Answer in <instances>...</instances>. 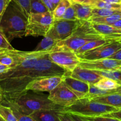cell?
<instances>
[{"mask_svg": "<svg viewBox=\"0 0 121 121\" xmlns=\"http://www.w3.org/2000/svg\"><path fill=\"white\" fill-rule=\"evenodd\" d=\"M118 13H121V9H106V8H93V10H92V16L91 18L97 17H104L109 16V15H113V14H118Z\"/></svg>", "mask_w": 121, "mask_h": 121, "instance_id": "obj_25", "label": "cell"}, {"mask_svg": "<svg viewBox=\"0 0 121 121\" xmlns=\"http://www.w3.org/2000/svg\"><path fill=\"white\" fill-rule=\"evenodd\" d=\"M50 60L67 72H72L79 66L80 58L74 52L65 50H54L48 53Z\"/></svg>", "mask_w": 121, "mask_h": 121, "instance_id": "obj_7", "label": "cell"}, {"mask_svg": "<svg viewBox=\"0 0 121 121\" xmlns=\"http://www.w3.org/2000/svg\"><path fill=\"white\" fill-rule=\"evenodd\" d=\"M82 20H54L47 35L58 41L65 40L75 31L81 24Z\"/></svg>", "mask_w": 121, "mask_h": 121, "instance_id": "obj_8", "label": "cell"}, {"mask_svg": "<svg viewBox=\"0 0 121 121\" xmlns=\"http://www.w3.org/2000/svg\"><path fill=\"white\" fill-rule=\"evenodd\" d=\"M11 108L12 109L14 115L16 117V118H17L18 121H37L33 117H31L30 115L21 113V112H20L18 111H17L16 109L14 108Z\"/></svg>", "mask_w": 121, "mask_h": 121, "instance_id": "obj_34", "label": "cell"}, {"mask_svg": "<svg viewBox=\"0 0 121 121\" xmlns=\"http://www.w3.org/2000/svg\"><path fill=\"white\" fill-rule=\"evenodd\" d=\"M119 109L96 102L89 98L78 99L69 106L63 108L61 112L81 117H95L117 111Z\"/></svg>", "mask_w": 121, "mask_h": 121, "instance_id": "obj_5", "label": "cell"}, {"mask_svg": "<svg viewBox=\"0 0 121 121\" xmlns=\"http://www.w3.org/2000/svg\"><path fill=\"white\" fill-rule=\"evenodd\" d=\"M50 1H52V2L54 5L56 6L57 5L59 4V2L61 1V0H50Z\"/></svg>", "mask_w": 121, "mask_h": 121, "instance_id": "obj_46", "label": "cell"}, {"mask_svg": "<svg viewBox=\"0 0 121 121\" xmlns=\"http://www.w3.org/2000/svg\"><path fill=\"white\" fill-rule=\"evenodd\" d=\"M63 76H48L34 80L27 85L26 92L32 91L34 92H50L62 82Z\"/></svg>", "mask_w": 121, "mask_h": 121, "instance_id": "obj_11", "label": "cell"}, {"mask_svg": "<svg viewBox=\"0 0 121 121\" xmlns=\"http://www.w3.org/2000/svg\"><path fill=\"white\" fill-rule=\"evenodd\" d=\"M59 112L55 110H42L33 112L30 115L37 121H60Z\"/></svg>", "mask_w": 121, "mask_h": 121, "instance_id": "obj_18", "label": "cell"}, {"mask_svg": "<svg viewBox=\"0 0 121 121\" xmlns=\"http://www.w3.org/2000/svg\"><path fill=\"white\" fill-rule=\"evenodd\" d=\"M0 64L11 67H12L14 64L13 57L9 55L5 50H0Z\"/></svg>", "mask_w": 121, "mask_h": 121, "instance_id": "obj_31", "label": "cell"}, {"mask_svg": "<svg viewBox=\"0 0 121 121\" xmlns=\"http://www.w3.org/2000/svg\"><path fill=\"white\" fill-rule=\"evenodd\" d=\"M104 39L89 21H82L72 35L57 43L53 50H65L76 52L83 45L92 40Z\"/></svg>", "mask_w": 121, "mask_h": 121, "instance_id": "obj_4", "label": "cell"}, {"mask_svg": "<svg viewBox=\"0 0 121 121\" xmlns=\"http://www.w3.org/2000/svg\"><path fill=\"white\" fill-rule=\"evenodd\" d=\"M71 4H80L87 5H93L94 0H69Z\"/></svg>", "mask_w": 121, "mask_h": 121, "instance_id": "obj_38", "label": "cell"}, {"mask_svg": "<svg viewBox=\"0 0 121 121\" xmlns=\"http://www.w3.org/2000/svg\"><path fill=\"white\" fill-rule=\"evenodd\" d=\"M96 73L99 74L104 78H109L118 82L121 84V72L118 70H94Z\"/></svg>", "mask_w": 121, "mask_h": 121, "instance_id": "obj_26", "label": "cell"}, {"mask_svg": "<svg viewBox=\"0 0 121 121\" xmlns=\"http://www.w3.org/2000/svg\"><path fill=\"white\" fill-rule=\"evenodd\" d=\"M121 18V13L115 14L109 16L104 17H97L91 18L89 21L93 24H110L115 22Z\"/></svg>", "mask_w": 121, "mask_h": 121, "instance_id": "obj_24", "label": "cell"}, {"mask_svg": "<svg viewBox=\"0 0 121 121\" xmlns=\"http://www.w3.org/2000/svg\"><path fill=\"white\" fill-rule=\"evenodd\" d=\"M109 25H110V26H113V27H115V28H119V29L121 30V18L117 20V21H116L115 22H113V23L112 24H110Z\"/></svg>", "mask_w": 121, "mask_h": 121, "instance_id": "obj_42", "label": "cell"}, {"mask_svg": "<svg viewBox=\"0 0 121 121\" xmlns=\"http://www.w3.org/2000/svg\"><path fill=\"white\" fill-rule=\"evenodd\" d=\"M0 115L5 121H18L10 107L0 104Z\"/></svg>", "mask_w": 121, "mask_h": 121, "instance_id": "obj_29", "label": "cell"}, {"mask_svg": "<svg viewBox=\"0 0 121 121\" xmlns=\"http://www.w3.org/2000/svg\"><path fill=\"white\" fill-rule=\"evenodd\" d=\"M121 48V40L113 41L78 55L80 60H94L109 58Z\"/></svg>", "mask_w": 121, "mask_h": 121, "instance_id": "obj_9", "label": "cell"}, {"mask_svg": "<svg viewBox=\"0 0 121 121\" xmlns=\"http://www.w3.org/2000/svg\"><path fill=\"white\" fill-rule=\"evenodd\" d=\"M112 41H113L105 39H97V40H92V41H89V42L87 43L85 45H83L82 47H81L79 49H78L75 53H76L77 55H79V54H82V53L87 52V51L94 49V48L99 47V46H102V45L106 44L112 42Z\"/></svg>", "mask_w": 121, "mask_h": 121, "instance_id": "obj_19", "label": "cell"}, {"mask_svg": "<svg viewBox=\"0 0 121 121\" xmlns=\"http://www.w3.org/2000/svg\"><path fill=\"white\" fill-rule=\"evenodd\" d=\"M91 99L96 102L113 106L118 109H121V94L118 92L95 97Z\"/></svg>", "mask_w": 121, "mask_h": 121, "instance_id": "obj_16", "label": "cell"}, {"mask_svg": "<svg viewBox=\"0 0 121 121\" xmlns=\"http://www.w3.org/2000/svg\"><path fill=\"white\" fill-rule=\"evenodd\" d=\"M0 121H5L4 120L3 118L1 117V115H0Z\"/></svg>", "mask_w": 121, "mask_h": 121, "instance_id": "obj_47", "label": "cell"}, {"mask_svg": "<svg viewBox=\"0 0 121 121\" xmlns=\"http://www.w3.org/2000/svg\"><path fill=\"white\" fill-rule=\"evenodd\" d=\"M109 58V59H115V60H121V49H119L118 52H116L115 54H113V55L111 56Z\"/></svg>", "mask_w": 121, "mask_h": 121, "instance_id": "obj_41", "label": "cell"}, {"mask_svg": "<svg viewBox=\"0 0 121 121\" xmlns=\"http://www.w3.org/2000/svg\"><path fill=\"white\" fill-rule=\"evenodd\" d=\"M95 85L98 88L106 91H112L121 87V84L119 82L106 78H103Z\"/></svg>", "mask_w": 121, "mask_h": 121, "instance_id": "obj_21", "label": "cell"}, {"mask_svg": "<svg viewBox=\"0 0 121 121\" xmlns=\"http://www.w3.org/2000/svg\"><path fill=\"white\" fill-rule=\"evenodd\" d=\"M82 118L87 121H121L116 118L105 117V116H99V117H82Z\"/></svg>", "mask_w": 121, "mask_h": 121, "instance_id": "obj_35", "label": "cell"}, {"mask_svg": "<svg viewBox=\"0 0 121 121\" xmlns=\"http://www.w3.org/2000/svg\"><path fill=\"white\" fill-rule=\"evenodd\" d=\"M117 70H119V71H120V72H121V66H120V67H118V69H117Z\"/></svg>", "mask_w": 121, "mask_h": 121, "instance_id": "obj_48", "label": "cell"}, {"mask_svg": "<svg viewBox=\"0 0 121 121\" xmlns=\"http://www.w3.org/2000/svg\"><path fill=\"white\" fill-rule=\"evenodd\" d=\"M66 74L89 85H95L104 78L93 70L83 68L79 66H77L72 72H67Z\"/></svg>", "mask_w": 121, "mask_h": 121, "instance_id": "obj_13", "label": "cell"}, {"mask_svg": "<svg viewBox=\"0 0 121 121\" xmlns=\"http://www.w3.org/2000/svg\"><path fill=\"white\" fill-rule=\"evenodd\" d=\"M12 0H0V21Z\"/></svg>", "mask_w": 121, "mask_h": 121, "instance_id": "obj_36", "label": "cell"}, {"mask_svg": "<svg viewBox=\"0 0 121 121\" xmlns=\"http://www.w3.org/2000/svg\"><path fill=\"white\" fill-rule=\"evenodd\" d=\"M102 1H105V0H102Z\"/></svg>", "mask_w": 121, "mask_h": 121, "instance_id": "obj_50", "label": "cell"}, {"mask_svg": "<svg viewBox=\"0 0 121 121\" xmlns=\"http://www.w3.org/2000/svg\"><path fill=\"white\" fill-rule=\"evenodd\" d=\"M120 88L112 90V91H106V90H103L101 89L98 88L95 85H89V92L86 98L92 99V98H95V97L100 96L106 95L111 94V93H116V92H118V91H119Z\"/></svg>", "mask_w": 121, "mask_h": 121, "instance_id": "obj_22", "label": "cell"}, {"mask_svg": "<svg viewBox=\"0 0 121 121\" xmlns=\"http://www.w3.org/2000/svg\"><path fill=\"white\" fill-rule=\"evenodd\" d=\"M63 81L78 99L86 98L89 89V84L72 78L66 73L63 76Z\"/></svg>", "mask_w": 121, "mask_h": 121, "instance_id": "obj_14", "label": "cell"}, {"mask_svg": "<svg viewBox=\"0 0 121 121\" xmlns=\"http://www.w3.org/2000/svg\"><path fill=\"white\" fill-rule=\"evenodd\" d=\"M61 19H63V20H77L76 17V14L75 11H74V8L71 4L70 6L67 8V9L65 11V14L62 16Z\"/></svg>", "mask_w": 121, "mask_h": 121, "instance_id": "obj_33", "label": "cell"}, {"mask_svg": "<svg viewBox=\"0 0 121 121\" xmlns=\"http://www.w3.org/2000/svg\"><path fill=\"white\" fill-rule=\"evenodd\" d=\"M48 99L56 105L65 107L73 104L78 98L62 80L53 91L49 92Z\"/></svg>", "mask_w": 121, "mask_h": 121, "instance_id": "obj_10", "label": "cell"}, {"mask_svg": "<svg viewBox=\"0 0 121 121\" xmlns=\"http://www.w3.org/2000/svg\"><path fill=\"white\" fill-rule=\"evenodd\" d=\"M14 49L8 39L0 30V50H13Z\"/></svg>", "mask_w": 121, "mask_h": 121, "instance_id": "obj_32", "label": "cell"}, {"mask_svg": "<svg viewBox=\"0 0 121 121\" xmlns=\"http://www.w3.org/2000/svg\"><path fill=\"white\" fill-rule=\"evenodd\" d=\"M93 8H106V9H121V4H110L102 0H94L92 5Z\"/></svg>", "mask_w": 121, "mask_h": 121, "instance_id": "obj_30", "label": "cell"}, {"mask_svg": "<svg viewBox=\"0 0 121 121\" xmlns=\"http://www.w3.org/2000/svg\"><path fill=\"white\" fill-rule=\"evenodd\" d=\"M75 11L77 20L82 21H89L92 16L93 7L87 5L80 4H71Z\"/></svg>", "mask_w": 121, "mask_h": 121, "instance_id": "obj_17", "label": "cell"}, {"mask_svg": "<svg viewBox=\"0 0 121 121\" xmlns=\"http://www.w3.org/2000/svg\"><path fill=\"white\" fill-rule=\"evenodd\" d=\"M27 18L11 1L0 21V30L9 41L25 36Z\"/></svg>", "mask_w": 121, "mask_h": 121, "instance_id": "obj_3", "label": "cell"}, {"mask_svg": "<svg viewBox=\"0 0 121 121\" xmlns=\"http://www.w3.org/2000/svg\"><path fill=\"white\" fill-rule=\"evenodd\" d=\"M43 2H44L45 5H46V7L48 8V10L51 12H53V10L55 8L56 6L53 4V3L52 2V1L50 0H41Z\"/></svg>", "mask_w": 121, "mask_h": 121, "instance_id": "obj_40", "label": "cell"}, {"mask_svg": "<svg viewBox=\"0 0 121 121\" xmlns=\"http://www.w3.org/2000/svg\"><path fill=\"white\" fill-rule=\"evenodd\" d=\"M59 42L57 40L46 35L38 44L34 51L37 52H51L56 46L57 43Z\"/></svg>", "mask_w": 121, "mask_h": 121, "instance_id": "obj_20", "label": "cell"}, {"mask_svg": "<svg viewBox=\"0 0 121 121\" xmlns=\"http://www.w3.org/2000/svg\"><path fill=\"white\" fill-rule=\"evenodd\" d=\"M118 93H120V94H121V87L120 89H119V91H118Z\"/></svg>", "mask_w": 121, "mask_h": 121, "instance_id": "obj_49", "label": "cell"}, {"mask_svg": "<svg viewBox=\"0 0 121 121\" xmlns=\"http://www.w3.org/2000/svg\"><path fill=\"white\" fill-rule=\"evenodd\" d=\"M92 24L93 28L105 39L117 41L121 40V30L108 24Z\"/></svg>", "mask_w": 121, "mask_h": 121, "instance_id": "obj_15", "label": "cell"}, {"mask_svg": "<svg viewBox=\"0 0 121 121\" xmlns=\"http://www.w3.org/2000/svg\"><path fill=\"white\" fill-rule=\"evenodd\" d=\"M79 66L93 70H117L121 66V61L109 58L94 60H80Z\"/></svg>", "mask_w": 121, "mask_h": 121, "instance_id": "obj_12", "label": "cell"}, {"mask_svg": "<svg viewBox=\"0 0 121 121\" xmlns=\"http://www.w3.org/2000/svg\"><path fill=\"white\" fill-rule=\"evenodd\" d=\"M103 116L108 117H111V118H116L117 119L121 121V109H119L118 111H115V112H111V113H108V114L104 115Z\"/></svg>", "mask_w": 121, "mask_h": 121, "instance_id": "obj_39", "label": "cell"}, {"mask_svg": "<svg viewBox=\"0 0 121 121\" xmlns=\"http://www.w3.org/2000/svg\"><path fill=\"white\" fill-rule=\"evenodd\" d=\"M50 11L41 0H30V13H44Z\"/></svg>", "mask_w": 121, "mask_h": 121, "instance_id": "obj_28", "label": "cell"}, {"mask_svg": "<svg viewBox=\"0 0 121 121\" xmlns=\"http://www.w3.org/2000/svg\"><path fill=\"white\" fill-rule=\"evenodd\" d=\"M1 104L14 108L21 113L28 115L42 110H55L61 112L63 108L52 102L48 99V95L29 93L28 92L13 101L2 100Z\"/></svg>", "mask_w": 121, "mask_h": 121, "instance_id": "obj_2", "label": "cell"}, {"mask_svg": "<svg viewBox=\"0 0 121 121\" xmlns=\"http://www.w3.org/2000/svg\"><path fill=\"white\" fill-rule=\"evenodd\" d=\"M22 15L27 19L30 14V0H12Z\"/></svg>", "mask_w": 121, "mask_h": 121, "instance_id": "obj_27", "label": "cell"}, {"mask_svg": "<svg viewBox=\"0 0 121 121\" xmlns=\"http://www.w3.org/2000/svg\"><path fill=\"white\" fill-rule=\"evenodd\" d=\"M48 54L40 58L34 67L20 79L8 83L0 82L3 90L2 100L13 101L27 93L26 87L34 80L48 76H63L66 73L65 70L52 62Z\"/></svg>", "mask_w": 121, "mask_h": 121, "instance_id": "obj_1", "label": "cell"}, {"mask_svg": "<svg viewBox=\"0 0 121 121\" xmlns=\"http://www.w3.org/2000/svg\"><path fill=\"white\" fill-rule=\"evenodd\" d=\"M105 2L110 4H121V0H105Z\"/></svg>", "mask_w": 121, "mask_h": 121, "instance_id": "obj_44", "label": "cell"}, {"mask_svg": "<svg viewBox=\"0 0 121 121\" xmlns=\"http://www.w3.org/2000/svg\"><path fill=\"white\" fill-rule=\"evenodd\" d=\"M2 99H3V90H2V87L0 86V104H1Z\"/></svg>", "mask_w": 121, "mask_h": 121, "instance_id": "obj_45", "label": "cell"}, {"mask_svg": "<svg viewBox=\"0 0 121 121\" xmlns=\"http://www.w3.org/2000/svg\"><path fill=\"white\" fill-rule=\"evenodd\" d=\"M70 5L71 3L69 0H61L56 6L53 11V15L54 20L61 19L67 8Z\"/></svg>", "mask_w": 121, "mask_h": 121, "instance_id": "obj_23", "label": "cell"}, {"mask_svg": "<svg viewBox=\"0 0 121 121\" xmlns=\"http://www.w3.org/2000/svg\"><path fill=\"white\" fill-rule=\"evenodd\" d=\"M58 116H59L60 121H74L69 113L59 112Z\"/></svg>", "mask_w": 121, "mask_h": 121, "instance_id": "obj_37", "label": "cell"}, {"mask_svg": "<svg viewBox=\"0 0 121 121\" xmlns=\"http://www.w3.org/2000/svg\"><path fill=\"white\" fill-rule=\"evenodd\" d=\"M71 115V117H72V118L73 119V120L74 121H87L86 119H83L82 117H79V116L78 115H72V114H70Z\"/></svg>", "mask_w": 121, "mask_h": 121, "instance_id": "obj_43", "label": "cell"}, {"mask_svg": "<svg viewBox=\"0 0 121 121\" xmlns=\"http://www.w3.org/2000/svg\"><path fill=\"white\" fill-rule=\"evenodd\" d=\"M54 20L53 12L30 13L27 19L25 37L46 36Z\"/></svg>", "mask_w": 121, "mask_h": 121, "instance_id": "obj_6", "label": "cell"}]
</instances>
